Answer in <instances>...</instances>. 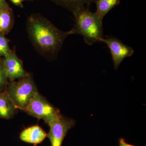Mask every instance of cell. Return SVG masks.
Listing matches in <instances>:
<instances>
[{
	"mask_svg": "<svg viewBox=\"0 0 146 146\" xmlns=\"http://www.w3.org/2000/svg\"><path fill=\"white\" fill-rule=\"evenodd\" d=\"M8 78L4 64V58H0V92L6 91Z\"/></svg>",
	"mask_w": 146,
	"mask_h": 146,
	"instance_id": "13",
	"label": "cell"
},
{
	"mask_svg": "<svg viewBox=\"0 0 146 146\" xmlns=\"http://www.w3.org/2000/svg\"><path fill=\"white\" fill-rule=\"evenodd\" d=\"M47 137V133L38 125L31 126L21 132L20 138L21 141L35 145L41 143Z\"/></svg>",
	"mask_w": 146,
	"mask_h": 146,
	"instance_id": "8",
	"label": "cell"
},
{
	"mask_svg": "<svg viewBox=\"0 0 146 146\" xmlns=\"http://www.w3.org/2000/svg\"><path fill=\"white\" fill-rule=\"evenodd\" d=\"M21 110L38 119H43L48 125L52 120L61 115L59 110L50 104L39 93L26 107Z\"/></svg>",
	"mask_w": 146,
	"mask_h": 146,
	"instance_id": "4",
	"label": "cell"
},
{
	"mask_svg": "<svg viewBox=\"0 0 146 146\" xmlns=\"http://www.w3.org/2000/svg\"><path fill=\"white\" fill-rule=\"evenodd\" d=\"M119 146H135L126 143L124 139L123 138H121L119 140Z\"/></svg>",
	"mask_w": 146,
	"mask_h": 146,
	"instance_id": "17",
	"label": "cell"
},
{
	"mask_svg": "<svg viewBox=\"0 0 146 146\" xmlns=\"http://www.w3.org/2000/svg\"><path fill=\"white\" fill-rule=\"evenodd\" d=\"M27 29L30 39L36 50L47 57H56L70 32L58 29L46 18L34 13L27 20Z\"/></svg>",
	"mask_w": 146,
	"mask_h": 146,
	"instance_id": "1",
	"label": "cell"
},
{
	"mask_svg": "<svg viewBox=\"0 0 146 146\" xmlns=\"http://www.w3.org/2000/svg\"><path fill=\"white\" fill-rule=\"evenodd\" d=\"M75 124V121L72 119L65 117L61 114L52 120L49 124L50 129L47 133L51 146H61L68 131Z\"/></svg>",
	"mask_w": 146,
	"mask_h": 146,
	"instance_id": "5",
	"label": "cell"
},
{
	"mask_svg": "<svg viewBox=\"0 0 146 146\" xmlns=\"http://www.w3.org/2000/svg\"><path fill=\"white\" fill-rule=\"evenodd\" d=\"M9 43V41L5 35L0 34V58L4 57L12 50L11 49Z\"/></svg>",
	"mask_w": 146,
	"mask_h": 146,
	"instance_id": "14",
	"label": "cell"
},
{
	"mask_svg": "<svg viewBox=\"0 0 146 146\" xmlns=\"http://www.w3.org/2000/svg\"><path fill=\"white\" fill-rule=\"evenodd\" d=\"M9 7L5 0H0V9L7 8Z\"/></svg>",
	"mask_w": 146,
	"mask_h": 146,
	"instance_id": "16",
	"label": "cell"
},
{
	"mask_svg": "<svg viewBox=\"0 0 146 146\" xmlns=\"http://www.w3.org/2000/svg\"><path fill=\"white\" fill-rule=\"evenodd\" d=\"M3 58L6 72L9 81L23 78L29 74L24 69L23 61L18 57L15 51H11Z\"/></svg>",
	"mask_w": 146,
	"mask_h": 146,
	"instance_id": "7",
	"label": "cell"
},
{
	"mask_svg": "<svg viewBox=\"0 0 146 146\" xmlns=\"http://www.w3.org/2000/svg\"><path fill=\"white\" fill-rule=\"evenodd\" d=\"M58 5L66 8L74 13L81 9L88 7L96 0H52Z\"/></svg>",
	"mask_w": 146,
	"mask_h": 146,
	"instance_id": "11",
	"label": "cell"
},
{
	"mask_svg": "<svg viewBox=\"0 0 146 146\" xmlns=\"http://www.w3.org/2000/svg\"><path fill=\"white\" fill-rule=\"evenodd\" d=\"M14 21V13L10 6L0 9V34H8L13 28Z\"/></svg>",
	"mask_w": 146,
	"mask_h": 146,
	"instance_id": "10",
	"label": "cell"
},
{
	"mask_svg": "<svg viewBox=\"0 0 146 146\" xmlns=\"http://www.w3.org/2000/svg\"><path fill=\"white\" fill-rule=\"evenodd\" d=\"M18 110L6 91L0 92V118L11 119L17 114Z\"/></svg>",
	"mask_w": 146,
	"mask_h": 146,
	"instance_id": "9",
	"label": "cell"
},
{
	"mask_svg": "<svg viewBox=\"0 0 146 146\" xmlns=\"http://www.w3.org/2000/svg\"><path fill=\"white\" fill-rule=\"evenodd\" d=\"M6 91L18 109L22 110L38 94L35 82L30 74L18 81H9Z\"/></svg>",
	"mask_w": 146,
	"mask_h": 146,
	"instance_id": "3",
	"label": "cell"
},
{
	"mask_svg": "<svg viewBox=\"0 0 146 146\" xmlns=\"http://www.w3.org/2000/svg\"><path fill=\"white\" fill-rule=\"evenodd\" d=\"M23 1V2L24 1H31V0H22Z\"/></svg>",
	"mask_w": 146,
	"mask_h": 146,
	"instance_id": "18",
	"label": "cell"
},
{
	"mask_svg": "<svg viewBox=\"0 0 146 146\" xmlns=\"http://www.w3.org/2000/svg\"><path fill=\"white\" fill-rule=\"evenodd\" d=\"M101 42L106 44L109 48L115 70L117 69L125 58L130 57L134 53V50L131 47L125 44L119 39L114 36H107L104 37Z\"/></svg>",
	"mask_w": 146,
	"mask_h": 146,
	"instance_id": "6",
	"label": "cell"
},
{
	"mask_svg": "<svg viewBox=\"0 0 146 146\" xmlns=\"http://www.w3.org/2000/svg\"><path fill=\"white\" fill-rule=\"evenodd\" d=\"M120 0H96L97 11L96 12L102 20L104 16L116 5L119 4Z\"/></svg>",
	"mask_w": 146,
	"mask_h": 146,
	"instance_id": "12",
	"label": "cell"
},
{
	"mask_svg": "<svg viewBox=\"0 0 146 146\" xmlns=\"http://www.w3.org/2000/svg\"><path fill=\"white\" fill-rule=\"evenodd\" d=\"M11 3L16 6L20 7H23V1L22 0H10Z\"/></svg>",
	"mask_w": 146,
	"mask_h": 146,
	"instance_id": "15",
	"label": "cell"
},
{
	"mask_svg": "<svg viewBox=\"0 0 146 146\" xmlns=\"http://www.w3.org/2000/svg\"><path fill=\"white\" fill-rule=\"evenodd\" d=\"M73 13L75 22L69 31L70 35H82L85 43L89 45L101 42L104 37L102 20L97 13L91 12L88 7L78 9Z\"/></svg>",
	"mask_w": 146,
	"mask_h": 146,
	"instance_id": "2",
	"label": "cell"
}]
</instances>
